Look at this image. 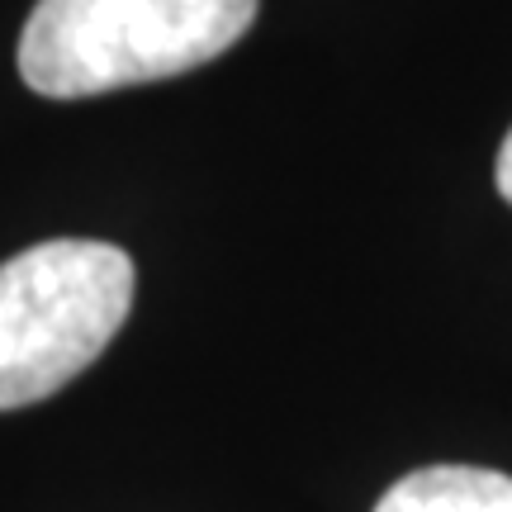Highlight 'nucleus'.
<instances>
[{"label":"nucleus","mask_w":512,"mask_h":512,"mask_svg":"<svg viewBox=\"0 0 512 512\" xmlns=\"http://www.w3.org/2000/svg\"><path fill=\"white\" fill-rule=\"evenodd\" d=\"M256 19V0H38L19 34V76L48 100H86L195 72Z\"/></svg>","instance_id":"obj_1"},{"label":"nucleus","mask_w":512,"mask_h":512,"mask_svg":"<svg viewBox=\"0 0 512 512\" xmlns=\"http://www.w3.org/2000/svg\"><path fill=\"white\" fill-rule=\"evenodd\" d=\"M124 247L53 238L0 261V413L72 384L133 309Z\"/></svg>","instance_id":"obj_2"},{"label":"nucleus","mask_w":512,"mask_h":512,"mask_svg":"<svg viewBox=\"0 0 512 512\" xmlns=\"http://www.w3.org/2000/svg\"><path fill=\"white\" fill-rule=\"evenodd\" d=\"M375 512H512V479L479 465H427L403 475Z\"/></svg>","instance_id":"obj_3"},{"label":"nucleus","mask_w":512,"mask_h":512,"mask_svg":"<svg viewBox=\"0 0 512 512\" xmlns=\"http://www.w3.org/2000/svg\"><path fill=\"white\" fill-rule=\"evenodd\" d=\"M494 181H498V195H503V200L512 204V128H508V138H503V147H498Z\"/></svg>","instance_id":"obj_4"}]
</instances>
